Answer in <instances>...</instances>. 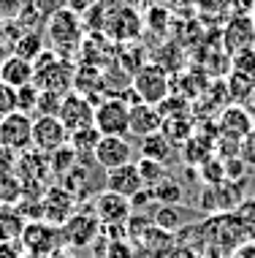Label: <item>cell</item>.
Returning <instances> with one entry per match:
<instances>
[{
	"label": "cell",
	"mask_w": 255,
	"mask_h": 258,
	"mask_svg": "<svg viewBox=\"0 0 255 258\" xmlns=\"http://www.w3.org/2000/svg\"><path fill=\"white\" fill-rule=\"evenodd\" d=\"M60 103H63V95H57V93H41V98H38V111H36V114L57 117Z\"/></svg>",
	"instance_id": "obj_36"
},
{
	"label": "cell",
	"mask_w": 255,
	"mask_h": 258,
	"mask_svg": "<svg viewBox=\"0 0 255 258\" xmlns=\"http://www.w3.org/2000/svg\"><path fill=\"white\" fill-rule=\"evenodd\" d=\"M106 190L117 193V196L133 199V196H139L141 190H147V187L141 182V174L136 169V163H125V166H120V169L106 171Z\"/></svg>",
	"instance_id": "obj_16"
},
{
	"label": "cell",
	"mask_w": 255,
	"mask_h": 258,
	"mask_svg": "<svg viewBox=\"0 0 255 258\" xmlns=\"http://www.w3.org/2000/svg\"><path fill=\"white\" fill-rule=\"evenodd\" d=\"M41 204H44V220L52 223V226L63 228L68 220H71V215L76 212V201L73 196L65 190V187H49V190L44 193V199H41Z\"/></svg>",
	"instance_id": "obj_14"
},
{
	"label": "cell",
	"mask_w": 255,
	"mask_h": 258,
	"mask_svg": "<svg viewBox=\"0 0 255 258\" xmlns=\"http://www.w3.org/2000/svg\"><path fill=\"white\" fill-rule=\"evenodd\" d=\"M133 147H130L128 139H120V136H103L95 147V155L93 160L101 166V169L112 171V169H120L125 163H133Z\"/></svg>",
	"instance_id": "obj_12"
},
{
	"label": "cell",
	"mask_w": 255,
	"mask_h": 258,
	"mask_svg": "<svg viewBox=\"0 0 255 258\" xmlns=\"http://www.w3.org/2000/svg\"><path fill=\"white\" fill-rule=\"evenodd\" d=\"M98 258H130V247L125 245V239H117V242H106V253Z\"/></svg>",
	"instance_id": "obj_42"
},
{
	"label": "cell",
	"mask_w": 255,
	"mask_h": 258,
	"mask_svg": "<svg viewBox=\"0 0 255 258\" xmlns=\"http://www.w3.org/2000/svg\"><path fill=\"white\" fill-rule=\"evenodd\" d=\"M11 111H17V90L0 82V117L11 114Z\"/></svg>",
	"instance_id": "obj_38"
},
{
	"label": "cell",
	"mask_w": 255,
	"mask_h": 258,
	"mask_svg": "<svg viewBox=\"0 0 255 258\" xmlns=\"http://www.w3.org/2000/svg\"><path fill=\"white\" fill-rule=\"evenodd\" d=\"M101 234V220L95 212H73L71 220L63 226V239L71 247H90Z\"/></svg>",
	"instance_id": "obj_11"
},
{
	"label": "cell",
	"mask_w": 255,
	"mask_h": 258,
	"mask_svg": "<svg viewBox=\"0 0 255 258\" xmlns=\"http://www.w3.org/2000/svg\"><path fill=\"white\" fill-rule=\"evenodd\" d=\"M0 82H6V85L14 87V90L30 85V82H33V62L17 57V54L6 57L3 60V68H0Z\"/></svg>",
	"instance_id": "obj_19"
},
{
	"label": "cell",
	"mask_w": 255,
	"mask_h": 258,
	"mask_svg": "<svg viewBox=\"0 0 255 258\" xmlns=\"http://www.w3.org/2000/svg\"><path fill=\"white\" fill-rule=\"evenodd\" d=\"M247 163L242 158H225V179L228 182H244Z\"/></svg>",
	"instance_id": "obj_37"
},
{
	"label": "cell",
	"mask_w": 255,
	"mask_h": 258,
	"mask_svg": "<svg viewBox=\"0 0 255 258\" xmlns=\"http://www.w3.org/2000/svg\"><path fill=\"white\" fill-rule=\"evenodd\" d=\"M250 46H255V19L233 14L223 30V49L228 54H236L242 49H250Z\"/></svg>",
	"instance_id": "obj_15"
},
{
	"label": "cell",
	"mask_w": 255,
	"mask_h": 258,
	"mask_svg": "<svg viewBox=\"0 0 255 258\" xmlns=\"http://www.w3.org/2000/svg\"><path fill=\"white\" fill-rule=\"evenodd\" d=\"M65 9V0H36V14L38 19H49L57 11Z\"/></svg>",
	"instance_id": "obj_39"
},
{
	"label": "cell",
	"mask_w": 255,
	"mask_h": 258,
	"mask_svg": "<svg viewBox=\"0 0 255 258\" xmlns=\"http://www.w3.org/2000/svg\"><path fill=\"white\" fill-rule=\"evenodd\" d=\"M41 52H44V41H41L38 30H27L25 36H19L17 41H14V54L27 60V62H36V57Z\"/></svg>",
	"instance_id": "obj_26"
},
{
	"label": "cell",
	"mask_w": 255,
	"mask_h": 258,
	"mask_svg": "<svg viewBox=\"0 0 255 258\" xmlns=\"http://www.w3.org/2000/svg\"><path fill=\"white\" fill-rule=\"evenodd\" d=\"M239 158L247 163V169L255 166V128H252V134H247L242 139V144H239Z\"/></svg>",
	"instance_id": "obj_41"
},
{
	"label": "cell",
	"mask_w": 255,
	"mask_h": 258,
	"mask_svg": "<svg viewBox=\"0 0 255 258\" xmlns=\"http://www.w3.org/2000/svg\"><path fill=\"white\" fill-rule=\"evenodd\" d=\"M73 74H76V68L71 66V60H63L52 49H44L33 62V85L41 93L68 95L73 87Z\"/></svg>",
	"instance_id": "obj_1"
},
{
	"label": "cell",
	"mask_w": 255,
	"mask_h": 258,
	"mask_svg": "<svg viewBox=\"0 0 255 258\" xmlns=\"http://www.w3.org/2000/svg\"><path fill=\"white\" fill-rule=\"evenodd\" d=\"M231 258H255V242L247 239L244 245H239L236 250L231 253Z\"/></svg>",
	"instance_id": "obj_44"
},
{
	"label": "cell",
	"mask_w": 255,
	"mask_h": 258,
	"mask_svg": "<svg viewBox=\"0 0 255 258\" xmlns=\"http://www.w3.org/2000/svg\"><path fill=\"white\" fill-rule=\"evenodd\" d=\"M81 30H84V22L71 9H63L46 19V36H49L52 52L60 54L63 60H68L76 49H81Z\"/></svg>",
	"instance_id": "obj_2"
},
{
	"label": "cell",
	"mask_w": 255,
	"mask_h": 258,
	"mask_svg": "<svg viewBox=\"0 0 255 258\" xmlns=\"http://www.w3.org/2000/svg\"><path fill=\"white\" fill-rule=\"evenodd\" d=\"M252 103H255V87H252Z\"/></svg>",
	"instance_id": "obj_47"
},
{
	"label": "cell",
	"mask_w": 255,
	"mask_h": 258,
	"mask_svg": "<svg viewBox=\"0 0 255 258\" xmlns=\"http://www.w3.org/2000/svg\"><path fill=\"white\" fill-rule=\"evenodd\" d=\"M225 87H228V101H233L236 106H242V101L252 98L255 82L247 79V76H242V74H233V71H231L228 79H225Z\"/></svg>",
	"instance_id": "obj_28"
},
{
	"label": "cell",
	"mask_w": 255,
	"mask_h": 258,
	"mask_svg": "<svg viewBox=\"0 0 255 258\" xmlns=\"http://www.w3.org/2000/svg\"><path fill=\"white\" fill-rule=\"evenodd\" d=\"M155 228H160V231H177L179 226H182V209L179 207H157V212H155Z\"/></svg>",
	"instance_id": "obj_31"
},
{
	"label": "cell",
	"mask_w": 255,
	"mask_h": 258,
	"mask_svg": "<svg viewBox=\"0 0 255 258\" xmlns=\"http://www.w3.org/2000/svg\"><path fill=\"white\" fill-rule=\"evenodd\" d=\"M163 128V117L157 106H149V103H136L130 106V134L139 136V139H147L152 134H160Z\"/></svg>",
	"instance_id": "obj_17"
},
{
	"label": "cell",
	"mask_w": 255,
	"mask_h": 258,
	"mask_svg": "<svg viewBox=\"0 0 255 258\" xmlns=\"http://www.w3.org/2000/svg\"><path fill=\"white\" fill-rule=\"evenodd\" d=\"M22 201V182H19L17 174H9V177H0V204H19Z\"/></svg>",
	"instance_id": "obj_34"
},
{
	"label": "cell",
	"mask_w": 255,
	"mask_h": 258,
	"mask_svg": "<svg viewBox=\"0 0 255 258\" xmlns=\"http://www.w3.org/2000/svg\"><path fill=\"white\" fill-rule=\"evenodd\" d=\"M215 144H217V139L204 136V134H193V136L188 139V142L182 144L185 160H188V163L201 166L204 160H209L212 155H215Z\"/></svg>",
	"instance_id": "obj_21"
},
{
	"label": "cell",
	"mask_w": 255,
	"mask_h": 258,
	"mask_svg": "<svg viewBox=\"0 0 255 258\" xmlns=\"http://www.w3.org/2000/svg\"><path fill=\"white\" fill-rule=\"evenodd\" d=\"M0 144L3 147L19 152L33 147V117L22 111H11V114L0 117Z\"/></svg>",
	"instance_id": "obj_6"
},
{
	"label": "cell",
	"mask_w": 255,
	"mask_h": 258,
	"mask_svg": "<svg viewBox=\"0 0 255 258\" xmlns=\"http://www.w3.org/2000/svg\"><path fill=\"white\" fill-rule=\"evenodd\" d=\"M93 6H95V0H65V9H71L73 14H79V17L87 14Z\"/></svg>",
	"instance_id": "obj_43"
},
{
	"label": "cell",
	"mask_w": 255,
	"mask_h": 258,
	"mask_svg": "<svg viewBox=\"0 0 255 258\" xmlns=\"http://www.w3.org/2000/svg\"><path fill=\"white\" fill-rule=\"evenodd\" d=\"M57 120L65 125L68 134H76V131H84V128H93L95 122V106L93 101L84 98L79 93H68L63 95V103H60V111H57Z\"/></svg>",
	"instance_id": "obj_7"
},
{
	"label": "cell",
	"mask_w": 255,
	"mask_h": 258,
	"mask_svg": "<svg viewBox=\"0 0 255 258\" xmlns=\"http://www.w3.org/2000/svg\"><path fill=\"white\" fill-rule=\"evenodd\" d=\"M95 131L101 136H130V109L114 95H106L98 106H95Z\"/></svg>",
	"instance_id": "obj_4"
},
{
	"label": "cell",
	"mask_w": 255,
	"mask_h": 258,
	"mask_svg": "<svg viewBox=\"0 0 255 258\" xmlns=\"http://www.w3.org/2000/svg\"><path fill=\"white\" fill-rule=\"evenodd\" d=\"M198 177H201V182H206V187L223 185L225 182V160L212 155L209 160H204V163L198 166Z\"/></svg>",
	"instance_id": "obj_29"
},
{
	"label": "cell",
	"mask_w": 255,
	"mask_h": 258,
	"mask_svg": "<svg viewBox=\"0 0 255 258\" xmlns=\"http://www.w3.org/2000/svg\"><path fill=\"white\" fill-rule=\"evenodd\" d=\"M231 215L242 223V228H247V234H250L252 228H255V199H244Z\"/></svg>",
	"instance_id": "obj_35"
},
{
	"label": "cell",
	"mask_w": 255,
	"mask_h": 258,
	"mask_svg": "<svg viewBox=\"0 0 255 258\" xmlns=\"http://www.w3.org/2000/svg\"><path fill=\"white\" fill-rule=\"evenodd\" d=\"M136 169H139V174H141V182H144V187H152V185H157L163 177H166V166H163V163H157V160L139 158V160H136Z\"/></svg>",
	"instance_id": "obj_32"
},
{
	"label": "cell",
	"mask_w": 255,
	"mask_h": 258,
	"mask_svg": "<svg viewBox=\"0 0 255 258\" xmlns=\"http://www.w3.org/2000/svg\"><path fill=\"white\" fill-rule=\"evenodd\" d=\"M133 90L139 93V98L144 103H149V106H160V103L171 95L168 71H163L157 62H147V66L133 76Z\"/></svg>",
	"instance_id": "obj_5"
},
{
	"label": "cell",
	"mask_w": 255,
	"mask_h": 258,
	"mask_svg": "<svg viewBox=\"0 0 255 258\" xmlns=\"http://www.w3.org/2000/svg\"><path fill=\"white\" fill-rule=\"evenodd\" d=\"M17 152L9 150V147H3L0 144V177H9V174L17 171Z\"/></svg>",
	"instance_id": "obj_40"
},
{
	"label": "cell",
	"mask_w": 255,
	"mask_h": 258,
	"mask_svg": "<svg viewBox=\"0 0 255 258\" xmlns=\"http://www.w3.org/2000/svg\"><path fill=\"white\" fill-rule=\"evenodd\" d=\"M101 134L95 131V125L93 128H84V131H76V134H71V139H68V144H71L73 150H76V155L79 160H93L95 155V147H98V142H101Z\"/></svg>",
	"instance_id": "obj_24"
},
{
	"label": "cell",
	"mask_w": 255,
	"mask_h": 258,
	"mask_svg": "<svg viewBox=\"0 0 255 258\" xmlns=\"http://www.w3.org/2000/svg\"><path fill=\"white\" fill-rule=\"evenodd\" d=\"M171 150H174V144H171L163 134H152V136H147V139H141V142H139V152H141V158H147V160H157V163H163V166L168 163Z\"/></svg>",
	"instance_id": "obj_23"
},
{
	"label": "cell",
	"mask_w": 255,
	"mask_h": 258,
	"mask_svg": "<svg viewBox=\"0 0 255 258\" xmlns=\"http://www.w3.org/2000/svg\"><path fill=\"white\" fill-rule=\"evenodd\" d=\"M231 71L233 74H242V76H247V79L255 82V46L231 54Z\"/></svg>",
	"instance_id": "obj_33"
},
{
	"label": "cell",
	"mask_w": 255,
	"mask_h": 258,
	"mask_svg": "<svg viewBox=\"0 0 255 258\" xmlns=\"http://www.w3.org/2000/svg\"><path fill=\"white\" fill-rule=\"evenodd\" d=\"M76 150L71 147V144H65V147L54 150L49 155V171L54 174V177H65V174H71L73 169H76Z\"/></svg>",
	"instance_id": "obj_27"
},
{
	"label": "cell",
	"mask_w": 255,
	"mask_h": 258,
	"mask_svg": "<svg viewBox=\"0 0 255 258\" xmlns=\"http://www.w3.org/2000/svg\"><path fill=\"white\" fill-rule=\"evenodd\" d=\"M228 258H231V255H228Z\"/></svg>",
	"instance_id": "obj_49"
},
{
	"label": "cell",
	"mask_w": 255,
	"mask_h": 258,
	"mask_svg": "<svg viewBox=\"0 0 255 258\" xmlns=\"http://www.w3.org/2000/svg\"><path fill=\"white\" fill-rule=\"evenodd\" d=\"M0 258H22V253L14 245H0Z\"/></svg>",
	"instance_id": "obj_45"
},
{
	"label": "cell",
	"mask_w": 255,
	"mask_h": 258,
	"mask_svg": "<svg viewBox=\"0 0 255 258\" xmlns=\"http://www.w3.org/2000/svg\"><path fill=\"white\" fill-rule=\"evenodd\" d=\"M0 22H17L33 30V22H38L36 0H0Z\"/></svg>",
	"instance_id": "obj_18"
},
{
	"label": "cell",
	"mask_w": 255,
	"mask_h": 258,
	"mask_svg": "<svg viewBox=\"0 0 255 258\" xmlns=\"http://www.w3.org/2000/svg\"><path fill=\"white\" fill-rule=\"evenodd\" d=\"M250 242H255V228H252V231H250Z\"/></svg>",
	"instance_id": "obj_46"
},
{
	"label": "cell",
	"mask_w": 255,
	"mask_h": 258,
	"mask_svg": "<svg viewBox=\"0 0 255 258\" xmlns=\"http://www.w3.org/2000/svg\"><path fill=\"white\" fill-rule=\"evenodd\" d=\"M93 212L101 220V226H125L133 215V204L125 196H117L112 190H103L93 201Z\"/></svg>",
	"instance_id": "obj_10"
},
{
	"label": "cell",
	"mask_w": 255,
	"mask_h": 258,
	"mask_svg": "<svg viewBox=\"0 0 255 258\" xmlns=\"http://www.w3.org/2000/svg\"><path fill=\"white\" fill-rule=\"evenodd\" d=\"M250 17H252V19H255V9H252V14H250Z\"/></svg>",
	"instance_id": "obj_48"
},
{
	"label": "cell",
	"mask_w": 255,
	"mask_h": 258,
	"mask_svg": "<svg viewBox=\"0 0 255 258\" xmlns=\"http://www.w3.org/2000/svg\"><path fill=\"white\" fill-rule=\"evenodd\" d=\"M149 193H152V201L155 204H160V207H179L185 201V190H182V185L177 182L174 177H163L157 185L152 187H147Z\"/></svg>",
	"instance_id": "obj_22"
},
{
	"label": "cell",
	"mask_w": 255,
	"mask_h": 258,
	"mask_svg": "<svg viewBox=\"0 0 255 258\" xmlns=\"http://www.w3.org/2000/svg\"><path fill=\"white\" fill-rule=\"evenodd\" d=\"M38 98H41V90L33 85V82H30V85H25V87H19V90H17V111L36 117V111H38Z\"/></svg>",
	"instance_id": "obj_30"
},
{
	"label": "cell",
	"mask_w": 255,
	"mask_h": 258,
	"mask_svg": "<svg viewBox=\"0 0 255 258\" xmlns=\"http://www.w3.org/2000/svg\"><path fill=\"white\" fill-rule=\"evenodd\" d=\"M27 220L19 215L17 207L0 204V245H14L17 239H22Z\"/></svg>",
	"instance_id": "obj_20"
},
{
	"label": "cell",
	"mask_w": 255,
	"mask_h": 258,
	"mask_svg": "<svg viewBox=\"0 0 255 258\" xmlns=\"http://www.w3.org/2000/svg\"><path fill=\"white\" fill-rule=\"evenodd\" d=\"M101 30H103V36H109L114 41H133L141 33V17L136 9L117 3V9H112L103 17Z\"/></svg>",
	"instance_id": "obj_8"
},
{
	"label": "cell",
	"mask_w": 255,
	"mask_h": 258,
	"mask_svg": "<svg viewBox=\"0 0 255 258\" xmlns=\"http://www.w3.org/2000/svg\"><path fill=\"white\" fill-rule=\"evenodd\" d=\"M255 120L250 117V111L236 103H228L217 117V134L223 139H233V142H242L247 134H252Z\"/></svg>",
	"instance_id": "obj_13"
},
{
	"label": "cell",
	"mask_w": 255,
	"mask_h": 258,
	"mask_svg": "<svg viewBox=\"0 0 255 258\" xmlns=\"http://www.w3.org/2000/svg\"><path fill=\"white\" fill-rule=\"evenodd\" d=\"M68 139H71V134L65 131V125L57 117H44V114L33 117V150L52 155L54 150L65 147Z\"/></svg>",
	"instance_id": "obj_9"
},
{
	"label": "cell",
	"mask_w": 255,
	"mask_h": 258,
	"mask_svg": "<svg viewBox=\"0 0 255 258\" xmlns=\"http://www.w3.org/2000/svg\"><path fill=\"white\" fill-rule=\"evenodd\" d=\"M160 134L166 136L174 147H177V144H185L193 136V120L188 114H185V117H168V120H163Z\"/></svg>",
	"instance_id": "obj_25"
},
{
	"label": "cell",
	"mask_w": 255,
	"mask_h": 258,
	"mask_svg": "<svg viewBox=\"0 0 255 258\" xmlns=\"http://www.w3.org/2000/svg\"><path fill=\"white\" fill-rule=\"evenodd\" d=\"M63 245H65L63 228L52 226V223H46V220L27 223L25 231H22V247L33 258H49L54 253H60Z\"/></svg>",
	"instance_id": "obj_3"
}]
</instances>
